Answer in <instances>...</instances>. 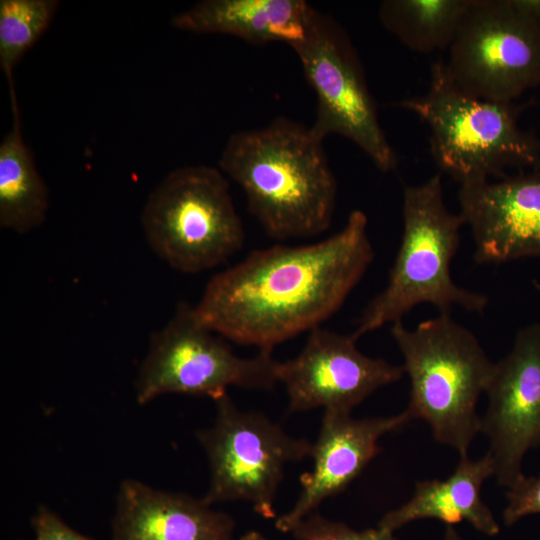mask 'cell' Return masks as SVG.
<instances>
[{"label": "cell", "mask_w": 540, "mask_h": 540, "mask_svg": "<svg viewBox=\"0 0 540 540\" xmlns=\"http://www.w3.org/2000/svg\"><path fill=\"white\" fill-rule=\"evenodd\" d=\"M367 225L366 214L354 210L326 239L250 252L208 281L193 307L197 320L229 341L269 352L320 327L373 261Z\"/></svg>", "instance_id": "1"}, {"label": "cell", "mask_w": 540, "mask_h": 540, "mask_svg": "<svg viewBox=\"0 0 540 540\" xmlns=\"http://www.w3.org/2000/svg\"><path fill=\"white\" fill-rule=\"evenodd\" d=\"M218 166L243 191L264 232L285 241L324 233L332 222L337 183L310 127L285 117L233 133Z\"/></svg>", "instance_id": "2"}, {"label": "cell", "mask_w": 540, "mask_h": 540, "mask_svg": "<svg viewBox=\"0 0 540 540\" xmlns=\"http://www.w3.org/2000/svg\"><path fill=\"white\" fill-rule=\"evenodd\" d=\"M396 106L430 130V150L442 172L460 185L540 168V138L518 123L520 107L470 96L450 78L445 61L431 67L427 91Z\"/></svg>", "instance_id": "3"}, {"label": "cell", "mask_w": 540, "mask_h": 540, "mask_svg": "<svg viewBox=\"0 0 540 540\" xmlns=\"http://www.w3.org/2000/svg\"><path fill=\"white\" fill-rule=\"evenodd\" d=\"M391 335L410 380V399L404 410L410 421L424 420L437 442L460 456L467 455L480 433L476 406L494 363L476 336L450 313H440L415 329L396 322Z\"/></svg>", "instance_id": "4"}, {"label": "cell", "mask_w": 540, "mask_h": 540, "mask_svg": "<svg viewBox=\"0 0 540 540\" xmlns=\"http://www.w3.org/2000/svg\"><path fill=\"white\" fill-rule=\"evenodd\" d=\"M403 233L385 288L363 310L353 332L358 338L386 324L402 321L415 306L428 303L440 313L454 307L482 312L485 295L458 286L450 265L455 256L461 215L443 200L441 173L403 192Z\"/></svg>", "instance_id": "5"}, {"label": "cell", "mask_w": 540, "mask_h": 540, "mask_svg": "<svg viewBox=\"0 0 540 540\" xmlns=\"http://www.w3.org/2000/svg\"><path fill=\"white\" fill-rule=\"evenodd\" d=\"M141 224L154 253L187 274L220 266L245 241L228 178L207 165L169 172L148 196Z\"/></svg>", "instance_id": "6"}, {"label": "cell", "mask_w": 540, "mask_h": 540, "mask_svg": "<svg viewBox=\"0 0 540 540\" xmlns=\"http://www.w3.org/2000/svg\"><path fill=\"white\" fill-rule=\"evenodd\" d=\"M272 352L236 355L223 337L203 326L187 302H180L168 323L150 337L135 381V398L146 404L165 394L216 399L229 387L271 390L277 381Z\"/></svg>", "instance_id": "7"}, {"label": "cell", "mask_w": 540, "mask_h": 540, "mask_svg": "<svg viewBox=\"0 0 540 540\" xmlns=\"http://www.w3.org/2000/svg\"><path fill=\"white\" fill-rule=\"evenodd\" d=\"M214 402L213 425L196 434L210 467L202 499L211 506L246 501L263 518L275 519L285 466L311 457L313 443L289 435L260 412L239 409L228 394Z\"/></svg>", "instance_id": "8"}, {"label": "cell", "mask_w": 540, "mask_h": 540, "mask_svg": "<svg viewBox=\"0 0 540 540\" xmlns=\"http://www.w3.org/2000/svg\"><path fill=\"white\" fill-rule=\"evenodd\" d=\"M317 100L312 132L356 144L383 172L397 166L396 154L378 120L358 53L345 30L316 9L304 38L291 46Z\"/></svg>", "instance_id": "9"}, {"label": "cell", "mask_w": 540, "mask_h": 540, "mask_svg": "<svg viewBox=\"0 0 540 540\" xmlns=\"http://www.w3.org/2000/svg\"><path fill=\"white\" fill-rule=\"evenodd\" d=\"M445 65L464 93L514 102L540 85V25L511 0H471Z\"/></svg>", "instance_id": "10"}, {"label": "cell", "mask_w": 540, "mask_h": 540, "mask_svg": "<svg viewBox=\"0 0 540 540\" xmlns=\"http://www.w3.org/2000/svg\"><path fill=\"white\" fill-rule=\"evenodd\" d=\"M358 339L320 326L309 332L296 357L277 361L276 377L286 389L289 412L322 408L351 414L376 390L402 378V366L363 354Z\"/></svg>", "instance_id": "11"}, {"label": "cell", "mask_w": 540, "mask_h": 540, "mask_svg": "<svg viewBox=\"0 0 540 540\" xmlns=\"http://www.w3.org/2000/svg\"><path fill=\"white\" fill-rule=\"evenodd\" d=\"M480 433L497 483L509 488L524 473L526 453L540 447V324L521 328L510 352L493 364Z\"/></svg>", "instance_id": "12"}, {"label": "cell", "mask_w": 540, "mask_h": 540, "mask_svg": "<svg viewBox=\"0 0 540 540\" xmlns=\"http://www.w3.org/2000/svg\"><path fill=\"white\" fill-rule=\"evenodd\" d=\"M458 199L476 262L540 257V168L460 185Z\"/></svg>", "instance_id": "13"}, {"label": "cell", "mask_w": 540, "mask_h": 540, "mask_svg": "<svg viewBox=\"0 0 540 540\" xmlns=\"http://www.w3.org/2000/svg\"><path fill=\"white\" fill-rule=\"evenodd\" d=\"M409 422L405 411L394 416L362 419L324 411L311 453L313 467L300 477V494L294 506L276 519L275 527L290 533L324 500L344 491L381 451L379 439Z\"/></svg>", "instance_id": "14"}, {"label": "cell", "mask_w": 540, "mask_h": 540, "mask_svg": "<svg viewBox=\"0 0 540 540\" xmlns=\"http://www.w3.org/2000/svg\"><path fill=\"white\" fill-rule=\"evenodd\" d=\"M235 521L202 498L121 482L112 520L113 540H235Z\"/></svg>", "instance_id": "15"}, {"label": "cell", "mask_w": 540, "mask_h": 540, "mask_svg": "<svg viewBox=\"0 0 540 540\" xmlns=\"http://www.w3.org/2000/svg\"><path fill=\"white\" fill-rule=\"evenodd\" d=\"M314 8L304 0H203L172 18L177 29L231 35L252 44L300 42Z\"/></svg>", "instance_id": "16"}, {"label": "cell", "mask_w": 540, "mask_h": 540, "mask_svg": "<svg viewBox=\"0 0 540 540\" xmlns=\"http://www.w3.org/2000/svg\"><path fill=\"white\" fill-rule=\"evenodd\" d=\"M493 475L492 460L487 453L475 460L468 454L462 455L446 479L418 481L412 498L387 512L378 527L394 532L412 521L431 518L447 526L467 521L488 536L497 535L499 524L481 496L483 483Z\"/></svg>", "instance_id": "17"}, {"label": "cell", "mask_w": 540, "mask_h": 540, "mask_svg": "<svg viewBox=\"0 0 540 540\" xmlns=\"http://www.w3.org/2000/svg\"><path fill=\"white\" fill-rule=\"evenodd\" d=\"M13 125L0 143V226L18 234L43 224L49 192L25 143L14 85H9Z\"/></svg>", "instance_id": "18"}, {"label": "cell", "mask_w": 540, "mask_h": 540, "mask_svg": "<svg viewBox=\"0 0 540 540\" xmlns=\"http://www.w3.org/2000/svg\"><path fill=\"white\" fill-rule=\"evenodd\" d=\"M471 0H385L384 28L408 49L432 53L449 49Z\"/></svg>", "instance_id": "19"}, {"label": "cell", "mask_w": 540, "mask_h": 540, "mask_svg": "<svg viewBox=\"0 0 540 540\" xmlns=\"http://www.w3.org/2000/svg\"><path fill=\"white\" fill-rule=\"evenodd\" d=\"M57 0H0V67L13 82V71L24 53L50 26Z\"/></svg>", "instance_id": "20"}, {"label": "cell", "mask_w": 540, "mask_h": 540, "mask_svg": "<svg viewBox=\"0 0 540 540\" xmlns=\"http://www.w3.org/2000/svg\"><path fill=\"white\" fill-rule=\"evenodd\" d=\"M290 533L294 540H397L394 532L380 527L357 531L317 511L297 523Z\"/></svg>", "instance_id": "21"}, {"label": "cell", "mask_w": 540, "mask_h": 540, "mask_svg": "<svg viewBox=\"0 0 540 540\" xmlns=\"http://www.w3.org/2000/svg\"><path fill=\"white\" fill-rule=\"evenodd\" d=\"M506 498L502 514L506 526L527 515L540 514V473L528 477L523 474L508 488Z\"/></svg>", "instance_id": "22"}, {"label": "cell", "mask_w": 540, "mask_h": 540, "mask_svg": "<svg viewBox=\"0 0 540 540\" xmlns=\"http://www.w3.org/2000/svg\"><path fill=\"white\" fill-rule=\"evenodd\" d=\"M35 537L32 540H92L66 524L46 506H39L32 518Z\"/></svg>", "instance_id": "23"}, {"label": "cell", "mask_w": 540, "mask_h": 540, "mask_svg": "<svg viewBox=\"0 0 540 540\" xmlns=\"http://www.w3.org/2000/svg\"><path fill=\"white\" fill-rule=\"evenodd\" d=\"M511 2L540 25V0H511Z\"/></svg>", "instance_id": "24"}, {"label": "cell", "mask_w": 540, "mask_h": 540, "mask_svg": "<svg viewBox=\"0 0 540 540\" xmlns=\"http://www.w3.org/2000/svg\"><path fill=\"white\" fill-rule=\"evenodd\" d=\"M443 540H463L453 526H447Z\"/></svg>", "instance_id": "25"}, {"label": "cell", "mask_w": 540, "mask_h": 540, "mask_svg": "<svg viewBox=\"0 0 540 540\" xmlns=\"http://www.w3.org/2000/svg\"><path fill=\"white\" fill-rule=\"evenodd\" d=\"M239 540H269L262 533L257 531H249L244 534Z\"/></svg>", "instance_id": "26"}]
</instances>
